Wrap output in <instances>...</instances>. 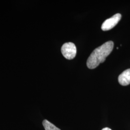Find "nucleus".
I'll return each mask as SVG.
<instances>
[{
	"instance_id": "nucleus-1",
	"label": "nucleus",
	"mask_w": 130,
	"mask_h": 130,
	"mask_svg": "<svg viewBox=\"0 0 130 130\" xmlns=\"http://www.w3.org/2000/svg\"><path fill=\"white\" fill-rule=\"evenodd\" d=\"M113 47V42L108 41L95 49L87 61V66L89 69H95L100 64L103 63L106 60V57L111 53Z\"/></svg>"
},
{
	"instance_id": "nucleus-5",
	"label": "nucleus",
	"mask_w": 130,
	"mask_h": 130,
	"mask_svg": "<svg viewBox=\"0 0 130 130\" xmlns=\"http://www.w3.org/2000/svg\"><path fill=\"white\" fill-rule=\"evenodd\" d=\"M42 124L45 130H61L47 120L43 121Z\"/></svg>"
},
{
	"instance_id": "nucleus-4",
	"label": "nucleus",
	"mask_w": 130,
	"mask_h": 130,
	"mask_svg": "<svg viewBox=\"0 0 130 130\" xmlns=\"http://www.w3.org/2000/svg\"><path fill=\"white\" fill-rule=\"evenodd\" d=\"M119 83L123 86H126L130 84V69L124 71L119 75Z\"/></svg>"
},
{
	"instance_id": "nucleus-6",
	"label": "nucleus",
	"mask_w": 130,
	"mask_h": 130,
	"mask_svg": "<svg viewBox=\"0 0 130 130\" xmlns=\"http://www.w3.org/2000/svg\"><path fill=\"white\" fill-rule=\"evenodd\" d=\"M102 130H111V129H110V128H107V127H106V128H103Z\"/></svg>"
},
{
	"instance_id": "nucleus-2",
	"label": "nucleus",
	"mask_w": 130,
	"mask_h": 130,
	"mask_svg": "<svg viewBox=\"0 0 130 130\" xmlns=\"http://www.w3.org/2000/svg\"><path fill=\"white\" fill-rule=\"evenodd\" d=\"M61 53L66 59L71 60L76 55V47L72 42L65 43L61 48Z\"/></svg>"
},
{
	"instance_id": "nucleus-3",
	"label": "nucleus",
	"mask_w": 130,
	"mask_h": 130,
	"mask_svg": "<svg viewBox=\"0 0 130 130\" xmlns=\"http://www.w3.org/2000/svg\"><path fill=\"white\" fill-rule=\"evenodd\" d=\"M121 15L120 14H116L111 18L107 19L103 23L101 28L103 31L110 30L116 26L117 24L120 21Z\"/></svg>"
}]
</instances>
